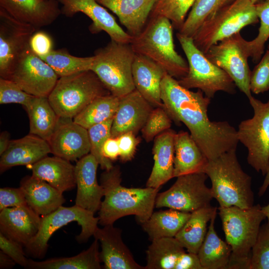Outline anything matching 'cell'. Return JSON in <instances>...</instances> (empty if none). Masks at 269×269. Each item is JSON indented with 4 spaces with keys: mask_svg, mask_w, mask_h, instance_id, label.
I'll return each instance as SVG.
<instances>
[{
    "mask_svg": "<svg viewBox=\"0 0 269 269\" xmlns=\"http://www.w3.org/2000/svg\"><path fill=\"white\" fill-rule=\"evenodd\" d=\"M62 6L61 14L71 17L82 12L92 21L90 31L94 34L105 31L117 42L130 44L133 36L126 32L118 24L115 18L96 0H58Z\"/></svg>",
    "mask_w": 269,
    "mask_h": 269,
    "instance_id": "obj_16",
    "label": "cell"
},
{
    "mask_svg": "<svg viewBox=\"0 0 269 269\" xmlns=\"http://www.w3.org/2000/svg\"><path fill=\"white\" fill-rule=\"evenodd\" d=\"M226 241L232 254L227 269H249L252 248L266 218L259 204L248 208L219 207Z\"/></svg>",
    "mask_w": 269,
    "mask_h": 269,
    "instance_id": "obj_5",
    "label": "cell"
},
{
    "mask_svg": "<svg viewBox=\"0 0 269 269\" xmlns=\"http://www.w3.org/2000/svg\"><path fill=\"white\" fill-rule=\"evenodd\" d=\"M119 18L133 36L139 34L145 26L157 0H96Z\"/></svg>",
    "mask_w": 269,
    "mask_h": 269,
    "instance_id": "obj_26",
    "label": "cell"
},
{
    "mask_svg": "<svg viewBox=\"0 0 269 269\" xmlns=\"http://www.w3.org/2000/svg\"><path fill=\"white\" fill-rule=\"evenodd\" d=\"M110 94L96 74L87 70L59 77L48 98L59 117L73 119L93 100Z\"/></svg>",
    "mask_w": 269,
    "mask_h": 269,
    "instance_id": "obj_6",
    "label": "cell"
},
{
    "mask_svg": "<svg viewBox=\"0 0 269 269\" xmlns=\"http://www.w3.org/2000/svg\"><path fill=\"white\" fill-rule=\"evenodd\" d=\"M174 269H203L197 254L185 252L177 260Z\"/></svg>",
    "mask_w": 269,
    "mask_h": 269,
    "instance_id": "obj_50",
    "label": "cell"
},
{
    "mask_svg": "<svg viewBox=\"0 0 269 269\" xmlns=\"http://www.w3.org/2000/svg\"><path fill=\"white\" fill-rule=\"evenodd\" d=\"M258 20L255 4L250 0H235L203 23L193 37L194 43L205 54L212 46Z\"/></svg>",
    "mask_w": 269,
    "mask_h": 269,
    "instance_id": "obj_9",
    "label": "cell"
},
{
    "mask_svg": "<svg viewBox=\"0 0 269 269\" xmlns=\"http://www.w3.org/2000/svg\"><path fill=\"white\" fill-rule=\"evenodd\" d=\"M185 248L175 238H161L151 241L146 251L145 269H174Z\"/></svg>",
    "mask_w": 269,
    "mask_h": 269,
    "instance_id": "obj_35",
    "label": "cell"
},
{
    "mask_svg": "<svg viewBox=\"0 0 269 269\" xmlns=\"http://www.w3.org/2000/svg\"><path fill=\"white\" fill-rule=\"evenodd\" d=\"M262 211L265 214L266 218H267L268 222H269V204L264 207H262Z\"/></svg>",
    "mask_w": 269,
    "mask_h": 269,
    "instance_id": "obj_55",
    "label": "cell"
},
{
    "mask_svg": "<svg viewBox=\"0 0 269 269\" xmlns=\"http://www.w3.org/2000/svg\"><path fill=\"white\" fill-rule=\"evenodd\" d=\"M235 0H196L179 32L192 37L204 22Z\"/></svg>",
    "mask_w": 269,
    "mask_h": 269,
    "instance_id": "obj_38",
    "label": "cell"
},
{
    "mask_svg": "<svg viewBox=\"0 0 269 269\" xmlns=\"http://www.w3.org/2000/svg\"><path fill=\"white\" fill-rule=\"evenodd\" d=\"M41 218L27 205L0 211V232L24 247L36 236Z\"/></svg>",
    "mask_w": 269,
    "mask_h": 269,
    "instance_id": "obj_22",
    "label": "cell"
},
{
    "mask_svg": "<svg viewBox=\"0 0 269 269\" xmlns=\"http://www.w3.org/2000/svg\"><path fill=\"white\" fill-rule=\"evenodd\" d=\"M94 53L91 70L111 94L121 98L135 89L132 75L135 53L130 44L111 39Z\"/></svg>",
    "mask_w": 269,
    "mask_h": 269,
    "instance_id": "obj_7",
    "label": "cell"
},
{
    "mask_svg": "<svg viewBox=\"0 0 269 269\" xmlns=\"http://www.w3.org/2000/svg\"><path fill=\"white\" fill-rule=\"evenodd\" d=\"M190 215L191 213L169 208L153 212L141 225L151 241L161 238L175 237Z\"/></svg>",
    "mask_w": 269,
    "mask_h": 269,
    "instance_id": "obj_33",
    "label": "cell"
},
{
    "mask_svg": "<svg viewBox=\"0 0 269 269\" xmlns=\"http://www.w3.org/2000/svg\"><path fill=\"white\" fill-rule=\"evenodd\" d=\"M29 45L31 50L40 57L48 54L53 49L51 36L43 31H36L30 38Z\"/></svg>",
    "mask_w": 269,
    "mask_h": 269,
    "instance_id": "obj_49",
    "label": "cell"
},
{
    "mask_svg": "<svg viewBox=\"0 0 269 269\" xmlns=\"http://www.w3.org/2000/svg\"><path fill=\"white\" fill-rule=\"evenodd\" d=\"M149 18L141 32L133 36L130 44L134 51L157 63L175 79L181 78L187 73L188 65L175 50L172 23L162 16Z\"/></svg>",
    "mask_w": 269,
    "mask_h": 269,
    "instance_id": "obj_4",
    "label": "cell"
},
{
    "mask_svg": "<svg viewBox=\"0 0 269 269\" xmlns=\"http://www.w3.org/2000/svg\"><path fill=\"white\" fill-rule=\"evenodd\" d=\"M20 187L24 191L27 205L42 217L53 212L65 202L62 192L32 175L23 177Z\"/></svg>",
    "mask_w": 269,
    "mask_h": 269,
    "instance_id": "obj_27",
    "label": "cell"
},
{
    "mask_svg": "<svg viewBox=\"0 0 269 269\" xmlns=\"http://www.w3.org/2000/svg\"><path fill=\"white\" fill-rule=\"evenodd\" d=\"M255 5L260 26L257 36L253 40L248 41L250 55L254 62L262 58L265 44L269 38V0H264Z\"/></svg>",
    "mask_w": 269,
    "mask_h": 269,
    "instance_id": "obj_41",
    "label": "cell"
},
{
    "mask_svg": "<svg viewBox=\"0 0 269 269\" xmlns=\"http://www.w3.org/2000/svg\"><path fill=\"white\" fill-rule=\"evenodd\" d=\"M59 77L91 70L94 57H77L70 54L66 49H53L40 57Z\"/></svg>",
    "mask_w": 269,
    "mask_h": 269,
    "instance_id": "obj_37",
    "label": "cell"
},
{
    "mask_svg": "<svg viewBox=\"0 0 269 269\" xmlns=\"http://www.w3.org/2000/svg\"><path fill=\"white\" fill-rule=\"evenodd\" d=\"M213 64L231 78L237 87L249 99L251 71L248 64L251 57L248 40L238 32L212 46L205 54Z\"/></svg>",
    "mask_w": 269,
    "mask_h": 269,
    "instance_id": "obj_13",
    "label": "cell"
},
{
    "mask_svg": "<svg viewBox=\"0 0 269 269\" xmlns=\"http://www.w3.org/2000/svg\"><path fill=\"white\" fill-rule=\"evenodd\" d=\"M99 165L90 153L78 159L75 165V205L94 213L99 210L104 195V189L97 179Z\"/></svg>",
    "mask_w": 269,
    "mask_h": 269,
    "instance_id": "obj_21",
    "label": "cell"
},
{
    "mask_svg": "<svg viewBox=\"0 0 269 269\" xmlns=\"http://www.w3.org/2000/svg\"><path fill=\"white\" fill-rule=\"evenodd\" d=\"M253 4H257L259 2L261 1L262 0H250Z\"/></svg>",
    "mask_w": 269,
    "mask_h": 269,
    "instance_id": "obj_56",
    "label": "cell"
},
{
    "mask_svg": "<svg viewBox=\"0 0 269 269\" xmlns=\"http://www.w3.org/2000/svg\"><path fill=\"white\" fill-rule=\"evenodd\" d=\"M250 88L251 92L259 94L269 90V50L261 58L251 72Z\"/></svg>",
    "mask_w": 269,
    "mask_h": 269,
    "instance_id": "obj_45",
    "label": "cell"
},
{
    "mask_svg": "<svg viewBox=\"0 0 269 269\" xmlns=\"http://www.w3.org/2000/svg\"><path fill=\"white\" fill-rule=\"evenodd\" d=\"M99 242L95 239L88 249L70 257L54 258L42 261L28 259L26 269H100Z\"/></svg>",
    "mask_w": 269,
    "mask_h": 269,
    "instance_id": "obj_31",
    "label": "cell"
},
{
    "mask_svg": "<svg viewBox=\"0 0 269 269\" xmlns=\"http://www.w3.org/2000/svg\"><path fill=\"white\" fill-rule=\"evenodd\" d=\"M10 134L7 131L2 132L0 135V155L7 148L10 143Z\"/></svg>",
    "mask_w": 269,
    "mask_h": 269,
    "instance_id": "obj_53",
    "label": "cell"
},
{
    "mask_svg": "<svg viewBox=\"0 0 269 269\" xmlns=\"http://www.w3.org/2000/svg\"><path fill=\"white\" fill-rule=\"evenodd\" d=\"M34 97L24 91L12 80L0 78V104H18L26 109Z\"/></svg>",
    "mask_w": 269,
    "mask_h": 269,
    "instance_id": "obj_44",
    "label": "cell"
},
{
    "mask_svg": "<svg viewBox=\"0 0 269 269\" xmlns=\"http://www.w3.org/2000/svg\"><path fill=\"white\" fill-rule=\"evenodd\" d=\"M166 73L157 63L143 55L135 54L132 66L135 90L154 108L163 107L161 84Z\"/></svg>",
    "mask_w": 269,
    "mask_h": 269,
    "instance_id": "obj_24",
    "label": "cell"
},
{
    "mask_svg": "<svg viewBox=\"0 0 269 269\" xmlns=\"http://www.w3.org/2000/svg\"><path fill=\"white\" fill-rule=\"evenodd\" d=\"M113 119L95 125L88 130L90 143V152L97 160L102 169L109 170L114 165L112 161L105 157L103 147L106 140L111 136V128Z\"/></svg>",
    "mask_w": 269,
    "mask_h": 269,
    "instance_id": "obj_40",
    "label": "cell"
},
{
    "mask_svg": "<svg viewBox=\"0 0 269 269\" xmlns=\"http://www.w3.org/2000/svg\"><path fill=\"white\" fill-rule=\"evenodd\" d=\"M119 166L105 170L100 176L104 199L99 210V224H114L120 218L134 215L139 223L146 221L153 212L160 188H128L123 186Z\"/></svg>",
    "mask_w": 269,
    "mask_h": 269,
    "instance_id": "obj_2",
    "label": "cell"
},
{
    "mask_svg": "<svg viewBox=\"0 0 269 269\" xmlns=\"http://www.w3.org/2000/svg\"><path fill=\"white\" fill-rule=\"evenodd\" d=\"M269 186V167L268 170L265 175V178L263 181V183L261 186L258 194L260 196H263L266 191L267 188Z\"/></svg>",
    "mask_w": 269,
    "mask_h": 269,
    "instance_id": "obj_54",
    "label": "cell"
},
{
    "mask_svg": "<svg viewBox=\"0 0 269 269\" xmlns=\"http://www.w3.org/2000/svg\"><path fill=\"white\" fill-rule=\"evenodd\" d=\"M24 191L21 187H5L0 189V211L9 207L26 205Z\"/></svg>",
    "mask_w": 269,
    "mask_h": 269,
    "instance_id": "obj_47",
    "label": "cell"
},
{
    "mask_svg": "<svg viewBox=\"0 0 269 269\" xmlns=\"http://www.w3.org/2000/svg\"><path fill=\"white\" fill-rule=\"evenodd\" d=\"M153 109V106L135 89L120 98L112 123L111 137H117L128 132L136 135Z\"/></svg>",
    "mask_w": 269,
    "mask_h": 269,
    "instance_id": "obj_19",
    "label": "cell"
},
{
    "mask_svg": "<svg viewBox=\"0 0 269 269\" xmlns=\"http://www.w3.org/2000/svg\"><path fill=\"white\" fill-rule=\"evenodd\" d=\"M268 49L269 50V44L268 46Z\"/></svg>",
    "mask_w": 269,
    "mask_h": 269,
    "instance_id": "obj_57",
    "label": "cell"
},
{
    "mask_svg": "<svg viewBox=\"0 0 269 269\" xmlns=\"http://www.w3.org/2000/svg\"><path fill=\"white\" fill-rule=\"evenodd\" d=\"M176 37L188 65L187 73L177 80L180 85L188 89L200 90L210 99L219 91L230 94L236 93V86L231 78L207 58L196 46L192 37L179 32L176 33Z\"/></svg>",
    "mask_w": 269,
    "mask_h": 269,
    "instance_id": "obj_8",
    "label": "cell"
},
{
    "mask_svg": "<svg viewBox=\"0 0 269 269\" xmlns=\"http://www.w3.org/2000/svg\"><path fill=\"white\" fill-rule=\"evenodd\" d=\"M172 120L163 107L154 108L141 130L146 142L152 140L158 134L170 129Z\"/></svg>",
    "mask_w": 269,
    "mask_h": 269,
    "instance_id": "obj_43",
    "label": "cell"
},
{
    "mask_svg": "<svg viewBox=\"0 0 269 269\" xmlns=\"http://www.w3.org/2000/svg\"><path fill=\"white\" fill-rule=\"evenodd\" d=\"M207 178L203 172L178 176L168 189L158 192L155 207L192 213L211 206V201L214 197L211 188L206 185Z\"/></svg>",
    "mask_w": 269,
    "mask_h": 269,
    "instance_id": "obj_12",
    "label": "cell"
},
{
    "mask_svg": "<svg viewBox=\"0 0 269 269\" xmlns=\"http://www.w3.org/2000/svg\"><path fill=\"white\" fill-rule=\"evenodd\" d=\"M59 156H46L32 165V175L44 180L61 192L76 186L75 165Z\"/></svg>",
    "mask_w": 269,
    "mask_h": 269,
    "instance_id": "obj_28",
    "label": "cell"
},
{
    "mask_svg": "<svg viewBox=\"0 0 269 269\" xmlns=\"http://www.w3.org/2000/svg\"><path fill=\"white\" fill-rule=\"evenodd\" d=\"M249 269H269V222L260 227L252 248Z\"/></svg>",
    "mask_w": 269,
    "mask_h": 269,
    "instance_id": "obj_42",
    "label": "cell"
},
{
    "mask_svg": "<svg viewBox=\"0 0 269 269\" xmlns=\"http://www.w3.org/2000/svg\"><path fill=\"white\" fill-rule=\"evenodd\" d=\"M50 153L48 142L31 134L10 140L7 148L0 155V172L13 166L33 165Z\"/></svg>",
    "mask_w": 269,
    "mask_h": 269,
    "instance_id": "obj_23",
    "label": "cell"
},
{
    "mask_svg": "<svg viewBox=\"0 0 269 269\" xmlns=\"http://www.w3.org/2000/svg\"><path fill=\"white\" fill-rule=\"evenodd\" d=\"M217 211L212 216L204 241L197 253L203 269H227L231 246L217 235L215 230Z\"/></svg>",
    "mask_w": 269,
    "mask_h": 269,
    "instance_id": "obj_30",
    "label": "cell"
},
{
    "mask_svg": "<svg viewBox=\"0 0 269 269\" xmlns=\"http://www.w3.org/2000/svg\"><path fill=\"white\" fill-rule=\"evenodd\" d=\"M104 156L111 161L116 160L120 156V149L117 137L108 138L103 147Z\"/></svg>",
    "mask_w": 269,
    "mask_h": 269,
    "instance_id": "obj_51",
    "label": "cell"
},
{
    "mask_svg": "<svg viewBox=\"0 0 269 269\" xmlns=\"http://www.w3.org/2000/svg\"><path fill=\"white\" fill-rule=\"evenodd\" d=\"M203 172L211 181L213 197L220 207L248 208L254 205L252 178L242 168L236 148L208 160Z\"/></svg>",
    "mask_w": 269,
    "mask_h": 269,
    "instance_id": "obj_3",
    "label": "cell"
},
{
    "mask_svg": "<svg viewBox=\"0 0 269 269\" xmlns=\"http://www.w3.org/2000/svg\"><path fill=\"white\" fill-rule=\"evenodd\" d=\"M248 99L254 115L240 123L237 137L248 149V163L265 176L269 167V100L264 103L252 96Z\"/></svg>",
    "mask_w": 269,
    "mask_h": 269,
    "instance_id": "obj_11",
    "label": "cell"
},
{
    "mask_svg": "<svg viewBox=\"0 0 269 269\" xmlns=\"http://www.w3.org/2000/svg\"><path fill=\"white\" fill-rule=\"evenodd\" d=\"M25 110L29 118V134L48 141L60 119L48 97L35 96Z\"/></svg>",
    "mask_w": 269,
    "mask_h": 269,
    "instance_id": "obj_34",
    "label": "cell"
},
{
    "mask_svg": "<svg viewBox=\"0 0 269 269\" xmlns=\"http://www.w3.org/2000/svg\"><path fill=\"white\" fill-rule=\"evenodd\" d=\"M59 77L30 49L29 45L12 69L8 79L35 97H48Z\"/></svg>",
    "mask_w": 269,
    "mask_h": 269,
    "instance_id": "obj_14",
    "label": "cell"
},
{
    "mask_svg": "<svg viewBox=\"0 0 269 269\" xmlns=\"http://www.w3.org/2000/svg\"><path fill=\"white\" fill-rule=\"evenodd\" d=\"M15 264H16V263L9 256L0 250V268L1 269H11Z\"/></svg>",
    "mask_w": 269,
    "mask_h": 269,
    "instance_id": "obj_52",
    "label": "cell"
},
{
    "mask_svg": "<svg viewBox=\"0 0 269 269\" xmlns=\"http://www.w3.org/2000/svg\"><path fill=\"white\" fill-rule=\"evenodd\" d=\"M208 161L188 132L180 131L176 133L174 136V177L203 172Z\"/></svg>",
    "mask_w": 269,
    "mask_h": 269,
    "instance_id": "obj_29",
    "label": "cell"
},
{
    "mask_svg": "<svg viewBox=\"0 0 269 269\" xmlns=\"http://www.w3.org/2000/svg\"><path fill=\"white\" fill-rule=\"evenodd\" d=\"M195 0H157L150 17H165L170 20L173 27L179 30L185 20L188 10L192 7Z\"/></svg>",
    "mask_w": 269,
    "mask_h": 269,
    "instance_id": "obj_39",
    "label": "cell"
},
{
    "mask_svg": "<svg viewBox=\"0 0 269 269\" xmlns=\"http://www.w3.org/2000/svg\"><path fill=\"white\" fill-rule=\"evenodd\" d=\"M37 29L0 8V75L7 79Z\"/></svg>",
    "mask_w": 269,
    "mask_h": 269,
    "instance_id": "obj_15",
    "label": "cell"
},
{
    "mask_svg": "<svg viewBox=\"0 0 269 269\" xmlns=\"http://www.w3.org/2000/svg\"><path fill=\"white\" fill-rule=\"evenodd\" d=\"M217 208H203L192 213L175 238L188 252L197 254L207 234L208 222Z\"/></svg>",
    "mask_w": 269,
    "mask_h": 269,
    "instance_id": "obj_32",
    "label": "cell"
},
{
    "mask_svg": "<svg viewBox=\"0 0 269 269\" xmlns=\"http://www.w3.org/2000/svg\"><path fill=\"white\" fill-rule=\"evenodd\" d=\"M0 8L37 30L51 24L61 14L58 0H0Z\"/></svg>",
    "mask_w": 269,
    "mask_h": 269,
    "instance_id": "obj_20",
    "label": "cell"
},
{
    "mask_svg": "<svg viewBox=\"0 0 269 269\" xmlns=\"http://www.w3.org/2000/svg\"><path fill=\"white\" fill-rule=\"evenodd\" d=\"M120 149V159L123 162L134 157L139 140L133 132L123 134L117 137Z\"/></svg>",
    "mask_w": 269,
    "mask_h": 269,
    "instance_id": "obj_48",
    "label": "cell"
},
{
    "mask_svg": "<svg viewBox=\"0 0 269 269\" xmlns=\"http://www.w3.org/2000/svg\"><path fill=\"white\" fill-rule=\"evenodd\" d=\"M163 107L176 124L183 123L208 160L237 148V130L226 121L210 120L211 99L200 90L190 91L166 73L161 84Z\"/></svg>",
    "mask_w": 269,
    "mask_h": 269,
    "instance_id": "obj_1",
    "label": "cell"
},
{
    "mask_svg": "<svg viewBox=\"0 0 269 269\" xmlns=\"http://www.w3.org/2000/svg\"><path fill=\"white\" fill-rule=\"evenodd\" d=\"M120 98L112 94L99 97L87 105L73 119V121L88 129L113 119L119 103Z\"/></svg>",
    "mask_w": 269,
    "mask_h": 269,
    "instance_id": "obj_36",
    "label": "cell"
},
{
    "mask_svg": "<svg viewBox=\"0 0 269 269\" xmlns=\"http://www.w3.org/2000/svg\"><path fill=\"white\" fill-rule=\"evenodd\" d=\"M20 243L9 239L0 232V249L9 256L16 264L26 268L28 259Z\"/></svg>",
    "mask_w": 269,
    "mask_h": 269,
    "instance_id": "obj_46",
    "label": "cell"
},
{
    "mask_svg": "<svg viewBox=\"0 0 269 269\" xmlns=\"http://www.w3.org/2000/svg\"><path fill=\"white\" fill-rule=\"evenodd\" d=\"M94 214L76 205L61 206L41 218L38 233L25 247L26 253L36 259L44 258L48 247V241L53 234L72 222H76L81 228L80 233L76 237L77 241L80 243L87 241L98 227L99 218L95 217Z\"/></svg>",
    "mask_w": 269,
    "mask_h": 269,
    "instance_id": "obj_10",
    "label": "cell"
},
{
    "mask_svg": "<svg viewBox=\"0 0 269 269\" xmlns=\"http://www.w3.org/2000/svg\"><path fill=\"white\" fill-rule=\"evenodd\" d=\"M176 132L170 129L156 136L152 147L154 163L146 186L160 188L173 178L174 136Z\"/></svg>",
    "mask_w": 269,
    "mask_h": 269,
    "instance_id": "obj_25",
    "label": "cell"
},
{
    "mask_svg": "<svg viewBox=\"0 0 269 269\" xmlns=\"http://www.w3.org/2000/svg\"><path fill=\"white\" fill-rule=\"evenodd\" d=\"M51 153L69 161L79 159L90 152L88 130L72 119L60 118L47 141Z\"/></svg>",
    "mask_w": 269,
    "mask_h": 269,
    "instance_id": "obj_17",
    "label": "cell"
},
{
    "mask_svg": "<svg viewBox=\"0 0 269 269\" xmlns=\"http://www.w3.org/2000/svg\"><path fill=\"white\" fill-rule=\"evenodd\" d=\"M122 231L114 224L98 227L93 235L101 244L100 258L105 269H145L134 260L122 239Z\"/></svg>",
    "mask_w": 269,
    "mask_h": 269,
    "instance_id": "obj_18",
    "label": "cell"
}]
</instances>
